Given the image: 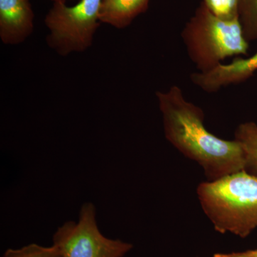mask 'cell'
<instances>
[{"instance_id":"16","label":"cell","mask_w":257,"mask_h":257,"mask_svg":"<svg viewBox=\"0 0 257 257\" xmlns=\"http://www.w3.org/2000/svg\"><path fill=\"white\" fill-rule=\"evenodd\" d=\"M213 257H221L220 255H219V253H215V254L214 255V256Z\"/></svg>"},{"instance_id":"8","label":"cell","mask_w":257,"mask_h":257,"mask_svg":"<svg viewBox=\"0 0 257 257\" xmlns=\"http://www.w3.org/2000/svg\"><path fill=\"white\" fill-rule=\"evenodd\" d=\"M150 0H101L99 20L116 29H124L148 8Z\"/></svg>"},{"instance_id":"2","label":"cell","mask_w":257,"mask_h":257,"mask_svg":"<svg viewBox=\"0 0 257 257\" xmlns=\"http://www.w3.org/2000/svg\"><path fill=\"white\" fill-rule=\"evenodd\" d=\"M197 197L214 229L246 238L257 229V177L242 170L198 186Z\"/></svg>"},{"instance_id":"11","label":"cell","mask_w":257,"mask_h":257,"mask_svg":"<svg viewBox=\"0 0 257 257\" xmlns=\"http://www.w3.org/2000/svg\"><path fill=\"white\" fill-rule=\"evenodd\" d=\"M2 257H62L55 246L30 243L20 248H8Z\"/></svg>"},{"instance_id":"9","label":"cell","mask_w":257,"mask_h":257,"mask_svg":"<svg viewBox=\"0 0 257 257\" xmlns=\"http://www.w3.org/2000/svg\"><path fill=\"white\" fill-rule=\"evenodd\" d=\"M234 140L239 144L244 158V171L257 177V124L243 123L236 128Z\"/></svg>"},{"instance_id":"14","label":"cell","mask_w":257,"mask_h":257,"mask_svg":"<svg viewBox=\"0 0 257 257\" xmlns=\"http://www.w3.org/2000/svg\"><path fill=\"white\" fill-rule=\"evenodd\" d=\"M247 252L253 257H257V248H255V249L248 250Z\"/></svg>"},{"instance_id":"13","label":"cell","mask_w":257,"mask_h":257,"mask_svg":"<svg viewBox=\"0 0 257 257\" xmlns=\"http://www.w3.org/2000/svg\"><path fill=\"white\" fill-rule=\"evenodd\" d=\"M221 257H253L247 252V251L242 252H233L229 253H219Z\"/></svg>"},{"instance_id":"7","label":"cell","mask_w":257,"mask_h":257,"mask_svg":"<svg viewBox=\"0 0 257 257\" xmlns=\"http://www.w3.org/2000/svg\"><path fill=\"white\" fill-rule=\"evenodd\" d=\"M34 15L29 0H0V38L5 45L23 43L34 30Z\"/></svg>"},{"instance_id":"6","label":"cell","mask_w":257,"mask_h":257,"mask_svg":"<svg viewBox=\"0 0 257 257\" xmlns=\"http://www.w3.org/2000/svg\"><path fill=\"white\" fill-rule=\"evenodd\" d=\"M257 71V52L247 58L238 57L230 64H220L207 72H194L191 80L204 92H216L221 88L239 84Z\"/></svg>"},{"instance_id":"3","label":"cell","mask_w":257,"mask_h":257,"mask_svg":"<svg viewBox=\"0 0 257 257\" xmlns=\"http://www.w3.org/2000/svg\"><path fill=\"white\" fill-rule=\"evenodd\" d=\"M182 37L189 58L199 72H209L225 59L246 55L248 52V42L239 18L221 20L204 3L186 24Z\"/></svg>"},{"instance_id":"1","label":"cell","mask_w":257,"mask_h":257,"mask_svg":"<svg viewBox=\"0 0 257 257\" xmlns=\"http://www.w3.org/2000/svg\"><path fill=\"white\" fill-rule=\"evenodd\" d=\"M166 138L182 155L202 167L208 181L244 170L239 144L218 138L204 125L200 107L186 100L183 92L174 85L156 92Z\"/></svg>"},{"instance_id":"10","label":"cell","mask_w":257,"mask_h":257,"mask_svg":"<svg viewBox=\"0 0 257 257\" xmlns=\"http://www.w3.org/2000/svg\"><path fill=\"white\" fill-rule=\"evenodd\" d=\"M238 15L243 36L248 42L257 40V0H239Z\"/></svg>"},{"instance_id":"5","label":"cell","mask_w":257,"mask_h":257,"mask_svg":"<svg viewBox=\"0 0 257 257\" xmlns=\"http://www.w3.org/2000/svg\"><path fill=\"white\" fill-rule=\"evenodd\" d=\"M96 214L92 203H84L77 222L67 221L57 229L53 245L62 257H123L131 251L132 243L101 234Z\"/></svg>"},{"instance_id":"15","label":"cell","mask_w":257,"mask_h":257,"mask_svg":"<svg viewBox=\"0 0 257 257\" xmlns=\"http://www.w3.org/2000/svg\"><path fill=\"white\" fill-rule=\"evenodd\" d=\"M54 3H67L69 0H52Z\"/></svg>"},{"instance_id":"12","label":"cell","mask_w":257,"mask_h":257,"mask_svg":"<svg viewBox=\"0 0 257 257\" xmlns=\"http://www.w3.org/2000/svg\"><path fill=\"white\" fill-rule=\"evenodd\" d=\"M203 3L218 18L224 20L239 18V0H203Z\"/></svg>"},{"instance_id":"4","label":"cell","mask_w":257,"mask_h":257,"mask_svg":"<svg viewBox=\"0 0 257 257\" xmlns=\"http://www.w3.org/2000/svg\"><path fill=\"white\" fill-rule=\"evenodd\" d=\"M101 0H79L74 6L54 3L45 19L50 33L48 46L65 57L73 52H83L93 44L100 26Z\"/></svg>"}]
</instances>
